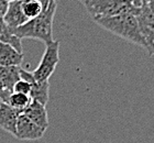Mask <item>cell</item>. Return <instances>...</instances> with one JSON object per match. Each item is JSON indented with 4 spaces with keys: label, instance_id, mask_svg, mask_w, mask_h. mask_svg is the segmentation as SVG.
Segmentation results:
<instances>
[{
    "label": "cell",
    "instance_id": "6da1fadb",
    "mask_svg": "<svg viewBox=\"0 0 154 143\" xmlns=\"http://www.w3.org/2000/svg\"><path fill=\"white\" fill-rule=\"evenodd\" d=\"M56 0L52 1L48 9L34 19L29 20L23 26L11 30L12 33L20 40L22 39H34L44 42L45 45L54 41L53 39V22L56 12Z\"/></svg>",
    "mask_w": 154,
    "mask_h": 143
},
{
    "label": "cell",
    "instance_id": "7a4b0ae2",
    "mask_svg": "<svg viewBox=\"0 0 154 143\" xmlns=\"http://www.w3.org/2000/svg\"><path fill=\"white\" fill-rule=\"evenodd\" d=\"M94 21L103 29L109 31L110 33L146 50V44L140 33L138 21L135 19L134 14L128 13V14H121V16L111 17V18L97 19Z\"/></svg>",
    "mask_w": 154,
    "mask_h": 143
},
{
    "label": "cell",
    "instance_id": "3957f363",
    "mask_svg": "<svg viewBox=\"0 0 154 143\" xmlns=\"http://www.w3.org/2000/svg\"><path fill=\"white\" fill-rule=\"evenodd\" d=\"M84 6L94 20L128 13L134 14L137 10L129 0H89L84 2Z\"/></svg>",
    "mask_w": 154,
    "mask_h": 143
},
{
    "label": "cell",
    "instance_id": "277c9868",
    "mask_svg": "<svg viewBox=\"0 0 154 143\" xmlns=\"http://www.w3.org/2000/svg\"><path fill=\"white\" fill-rule=\"evenodd\" d=\"M60 61V42L53 41L45 46L44 54L36 68L32 72L36 82H46L53 75Z\"/></svg>",
    "mask_w": 154,
    "mask_h": 143
},
{
    "label": "cell",
    "instance_id": "5b68a950",
    "mask_svg": "<svg viewBox=\"0 0 154 143\" xmlns=\"http://www.w3.org/2000/svg\"><path fill=\"white\" fill-rule=\"evenodd\" d=\"M134 17L138 21L142 38L146 44V51L150 55H154V14L148 5L137 8Z\"/></svg>",
    "mask_w": 154,
    "mask_h": 143
},
{
    "label": "cell",
    "instance_id": "8992f818",
    "mask_svg": "<svg viewBox=\"0 0 154 143\" xmlns=\"http://www.w3.org/2000/svg\"><path fill=\"white\" fill-rule=\"evenodd\" d=\"M20 77H21V79L26 80L31 85L30 97L33 101H38L41 105L46 107V104L48 102V98H50V83H48V80L36 82L33 77L32 72H29L22 67L20 70Z\"/></svg>",
    "mask_w": 154,
    "mask_h": 143
},
{
    "label": "cell",
    "instance_id": "52a82bcc",
    "mask_svg": "<svg viewBox=\"0 0 154 143\" xmlns=\"http://www.w3.org/2000/svg\"><path fill=\"white\" fill-rule=\"evenodd\" d=\"M44 130H42L35 123H33L23 113L19 116L17 122V139L22 141H36L44 135Z\"/></svg>",
    "mask_w": 154,
    "mask_h": 143
},
{
    "label": "cell",
    "instance_id": "ba28073f",
    "mask_svg": "<svg viewBox=\"0 0 154 143\" xmlns=\"http://www.w3.org/2000/svg\"><path fill=\"white\" fill-rule=\"evenodd\" d=\"M21 112L6 102H0V128L16 137L17 122Z\"/></svg>",
    "mask_w": 154,
    "mask_h": 143
},
{
    "label": "cell",
    "instance_id": "9c48e42d",
    "mask_svg": "<svg viewBox=\"0 0 154 143\" xmlns=\"http://www.w3.org/2000/svg\"><path fill=\"white\" fill-rule=\"evenodd\" d=\"M26 118H29L33 123H35L38 128H41L42 130L46 131L48 128V117L46 107L41 105L38 101H31L28 107H26L22 112Z\"/></svg>",
    "mask_w": 154,
    "mask_h": 143
},
{
    "label": "cell",
    "instance_id": "30bf717a",
    "mask_svg": "<svg viewBox=\"0 0 154 143\" xmlns=\"http://www.w3.org/2000/svg\"><path fill=\"white\" fill-rule=\"evenodd\" d=\"M3 20H5L6 24L11 30L19 28V26H23L24 23L29 21L22 11L21 1H12V2H9V7H8L6 16L3 17Z\"/></svg>",
    "mask_w": 154,
    "mask_h": 143
},
{
    "label": "cell",
    "instance_id": "8fae6325",
    "mask_svg": "<svg viewBox=\"0 0 154 143\" xmlns=\"http://www.w3.org/2000/svg\"><path fill=\"white\" fill-rule=\"evenodd\" d=\"M23 54L11 45L0 43V66H21Z\"/></svg>",
    "mask_w": 154,
    "mask_h": 143
},
{
    "label": "cell",
    "instance_id": "7c38bea8",
    "mask_svg": "<svg viewBox=\"0 0 154 143\" xmlns=\"http://www.w3.org/2000/svg\"><path fill=\"white\" fill-rule=\"evenodd\" d=\"M21 66H0V80L6 90L12 92L13 86L21 79Z\"/></svg>",
    "mask_w": 154,
    "mask_h": 143
},
{
    "label": "cell",
    "instance_id": "4fadbf2b",
    "mask_svg": "<svg viewBox=\"0 0 154 143\" xmlns=\"http://www.w3.org/2000/svg\"><path fill=\"white\" fill-rule=\"evenodd\" d=\"M0 43L11 45L18 52L22 53V42L13 34L11 29L6 24L3 18H0Z\"/></svg>",
    "mask_w": 154,
    "mask_h": 143
},
{
    "label": "cell",
    "instance_id": "5bb4252c",
    "mask_svg": "<svg viewBox=\"0 0 154 143\" xmlns=\"http://www.w3.org/2000/svg\"><path fill=\"white\" fill-rule=\"evenodd\" d=\"M21 7L28 20L34 19L43 12V7L38 0H23L21 1Z\"/></svg>",
    "mask_w": 154,
    "mask_h": 143
},
{
    "label": "cell",
    "instance_id": "9a60e30c",
    "mask_svg": "<svg viewBox=\"0 0 154 143\" xmlns=\"http://www.w3.org/2000/svg\"><path fill=\"white\" fill-rule=\"evenodd\" d=\"M32 99L29 95H23V94H18V92H12L9 97L8 100V105L11 106L12 108H14L16 110L20 111L21 113L23 112V110L31 104Z\"/></svg>",
    "mask_w": 154,
    "mask_h": 143
},
{
    "label": "cell",
    "instance_id": "2e32d148",
    "mask_svg": "<svg viewBox=\"0 0 154 143\" xmlns=\"http://www.w3.org/2000/svg\"><path fill=\"white\" fill-rule=\"evenodd\" d=\"M30 92H31V85L26 80L20 79L19 82H17L16 85L13 86L12 92H18V94H23V95L30 96Z\"/></svg>",
    "mask_w": 154,
    "mask_h": 143
},
{
    "label": "cell",
    "instance_id": "e0dca14e",
    "mask_svg": "<svg viewBox=\"0 0 154 143\" xmlns=\"http://www.w3.org/2000/svg\"><path fill=\"white\" fill-rule=\"evenodd\" d=\"M11 94H12V92H10L5 89L2 83H1V80H0V100H1L2 102L8 104V100H9V97Z\"/></svg>",
    "mask_w": 154,
    "mask_h": 143
},
{
    "label": "cell",
    "instance_id": "ac0fdd59",
    "mask_svg": "<svg viewBox=\"0 0 154 143\" xmlns=\"http://www.w3.org/2000/svg\"><path fill=\"white\" fill-rule=\"evenodd\" d=\"M8 7H9V1L8 0H0V18H3L6 16Z\"/></svg>",
    "mask_w": 154,
    "mask_h": 143
},
{
    "label": "cell",
    "instance_id": "d6986e66",
    "mask_svg": "<svg viewBox=\"0 0 154 143\" xmlns=\"http://www.w3.org/2000/svg\"><path fill=\"white\" fill-rule=\"evenodd\" d=\"M130 2L135 7V8H140V7L144 6V5H148L149 0H129Z\"/></svg>",
    "mask_w": 154,
    "mask_h": 143
},
{
    "label": "cell",
    "instance_id": "ffe728a7",
    "mask_svg": "<svg viewBox=\"0 0 154 143\" xmlns=\"http://www.w3.org/2000/svg\"><path fill=\"white\" fill-rule=\"evenodd\" d=\"M38 1L42 5L43 10H45V9H48V7L50 6V3H51L52 1H54V0H38Z\"/></svg>",
    "mask_w": 154,
    "mask_h": 143
},
{
    "label": "cell",
    "instance_id": "44dd1931",
    "mask_svg": "<svg viewBox=\"0 0 154 143\" xmlns=\"http://www.w3.org/2000/svg\"><path fill=\"white\" fill-rule=\"evenodd\" d=\"M148 6H149V8H150V10L152 11V13L154 14V0H149Z\"/></svg>",
    "mask_w": 154,
    "mask_h": 143
},
{
    "label": "cell",
    "instance_id": "7402d4cb",
    "mask_svg": "<svg viewBox=\"0 0 154 143\" xmlns=\"http://www.w3.org/2000/svg\"><path fill=\"white\" fill-rule=\"evenodd\" d=\"M9 2H12V1H23V0H8Z\"/></svg>",
    "mask_w": 154,
    "mask_h": 143
},
{
    "label": "cell",
    "instance_id": "603a6c76",
    "mask_svg": "<svg viewBox=\"0 0 154 143\" xmlns=\"http://www.w3.org/2000/svg\"><path fill=\"white\" fill-rule=\"evenodd\" d=\"M80 1H82V2H86V1H89V0H80Z\"/></svg>",
    "mask_w": 154,
    "mask_h": 143
}]
</instances>
